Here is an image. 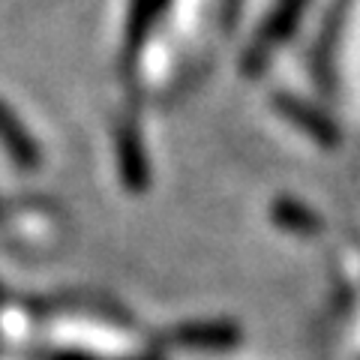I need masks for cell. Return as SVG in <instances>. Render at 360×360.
I'll return each instance as SVG.
<instances>
[{
  "mask_svg": "<svg viewBox=\"0 0 360 360\" xmlns=\"http://www.w3.org/2000/svg\"><path fill=\"white\" fill-rule=\"evenodd\" d=\"M54 360H90V357H82V354H58Z\"/></svg>",
  "mask_w": 360,
  "mask_h": 360,
  "instance_id": "7a4b0ae2",
  "label": "cell"
},
{
  "mask_svg": "<svg viewBox=\"0 0 360 360\" xmlns=\"http://www.w3.org/2000/svg\"><path fill=\"white\" fill-rule=\"evenodd\" d=\"M0 141H4V148L9 150V156H13L18 165L33 168V165L39 162L37 141L30 139V132L21 127V120L4 103H0Z\"/></svg>",
  "mask_w": 360,
  "mask_h": 360,
  "instance_id": "6da1fadb",
  "label": "cell"
}]
</instances>
